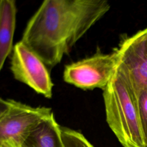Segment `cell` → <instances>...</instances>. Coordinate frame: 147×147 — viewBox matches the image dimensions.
Here are the masks:
<instances>
[{
  "instance_id": "cell-13",
  "label": "cell",
  "mask_w": 147,
  "mask_h": 147,
  "mask_svg": "<svg viewBox=\"0 0 147 147\" xmlns=\"http://www.w3.org/2000/svg\"><path fill=\"white\" fill-rule=\"evenodd\" d=\"M0 147H1V146H0Z\"/></svg>"
},
{
  "instance_id": "cell-5",
  "label": "cell",
  "mask_w": 147,
  "mask_h": 147,
  "mask_svg": "<svg viewBox=\"0 0 147 147\" xmlns=\"http://www.w3.org/2000/svg\"><path fill=\"white\" fill-rule=\"evenodd\" d=\"M52 113L49 107L11 99L9 109L0 118V146L21 147L35 126Z\"/></svg>"
},
{
  "instance_id": "cell-6",
  "label": "cell",
  "mask_w": 147,
  "mask_h": 147,
  "mask_svg": "<svg viewBox=\"0 0 147 147\" xmlns=\"http://www.w3.org/2000/svg\"><path fill=\"white\" fill-rule=\"evenodd\" d=\"M10 69L14 78L47 98L52 96L53 84L43 61L21 41L11 52Z\"/></svg>"
},
{
  "instance_id": "cell-10",
  "label": "cell",
  "mask_w": 147,
  "mask_h": 147,
  "mask_svg": "<svg viewBox=\"0 0 147 147\" xmlns=\"http://www.w3.org/2000/svg\"><path fill=\"white\" fill-rule=\"evenodd\" d=\"M137 100L145 145L147 147V90L140 93L137 98Z\"/></svg>"
},
{
  "instance_id": "cell-9",
  "label": "cell",
  "mask_w": 147,
  "mask_h": 147,
  "mask_svg": "<svg viewBox=\"0 0 147 147\" xmlns=\"http://www.w3.org/2000/svg\"><path fill=\"white\" fill-rule=\"evenodd\" d=\"M61 130L64 147H94L82 133L64 127Z\"/></svg>"
},
{
  "instance_id": "cell-3",
  "label": "cell",
  "mask_w": 147,
  "mask_h": 147,
  "mask_svg": "<svg viewBox=\"0 0 147 147\" xmlns=\"http://www.w3.org/2000/svg\"><path fill=\"white\" fill-rule=\"evenodd\" d=\"M117 69L125 76L136 98L147 90V27L124 37L113 51Z\"/></svg>"
},
{
  "instance_id": "cell-4",
  "label": "cell",
  "mask_w": 147,
  "mask_h": 147,
  "mask_svg": "<svg viewBox=\"0 0 147 147\" xmlns=\"http://www.w3.org/2000/svg\"><path fill=\"white\" fill-rule=\"evenodd\" d=\"M117 67L114 52L109 54L96 52L92 56L66 65L63 79L68 84L83 90H103Z\"/></svg>"
},
{
  "instance_id": "cell-1",
  "label": "cell",
  "mask_w": 147,
  "mask_h": 147,
  "mask_svg": "<svg viewBox=\"0 0 147 147\" xmlns=\"http://www.w3.org/2000/svg\"><path fill=\"white\" fill-rule=\"evenodd\" d=\"M110 9L105 0H46L28 21L21 41L51 70Z\"/></svg>"
},
{
  "instance_id": "cell-2",
  "label": "cell",
  "mask_w": 147,
  "mask_h": 147,
  "mask_svg": "<svg viewBox=\"0 0 147 147\" xmlns=\"http://www.w3.org/2000/svg\"><path fill=\"white\" fill-rule=\"evenodd\" d=\"M103 91L106 121L121 145L124 147H146L137 98L117 67Z\"/></svg>"
},
{
  "instance_id": "cell-12",
  "label": "cell",
  "mask_w": 147,
  "mask_h": 147,
  "mask_svg": "<svg viewBox=\"0 0 147 147\" xmlns=\"http://www.w3.org/2000/svg\"><path fill=\"white\" fill-rule=\"evenodd\" d=\"M1 1L2 0H0V9H1Z\"/></svg>"
},
{
  "instance_id": "cell-7",
  "label": "cell",
  "mask_w": 147,
  "mask_h": 147,
  "mask_svg": "<svg viewBox=\"0 0 147 147\" xmlns=\"http://www.w3.org/2000/svg\"><path fill=\"white\" fill-rule=\"evenodd\" d=\"M21 147H64L61 126L53 112L35 126Z\"/></svg>"
},
{
  "instance_id": "cell-8",
  "label": "cell",
  "mask_w": 147,
  "mask_h": 147,
  "mask_svg": "<svg viewBox=\"0 0 147 147\" xmlns=\"http://www.w3.org/2000/svg\"><path fill=\"white\" fill-rule=\"evenodd\" d=\"M17 8L14 0H2L0 9V71L12 52Z\"/></svg>"
},
{
  "instance_id": "cell-11",
  "label": "cell",
  "mask_w": 147,
  "mask_h": 147,
  "mask_svg": "<svg viewBox=\"0 0 147 147\" xmlns=\"http://www.w3.org/2000/svg\"><path fill=\"white\" fill-rule=\"evenodd\" d=\"M11 105V99L5 100L0 97V118L9 109Z\"/></svg>"
}]
</instances>
